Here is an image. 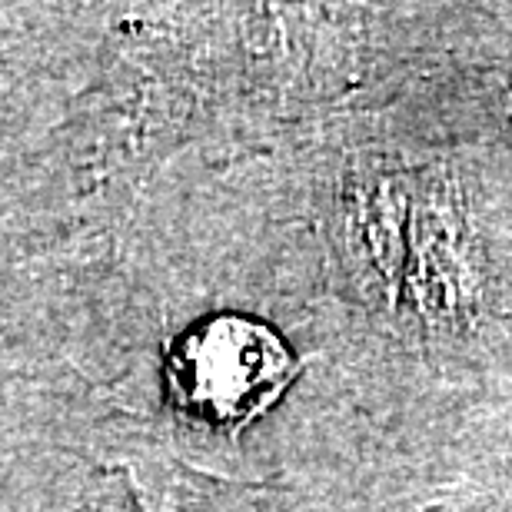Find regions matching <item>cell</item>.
Returning a JSON list of instances; mask_svg holds the SVG:
<instances>
[{
    "mask_svg": "<svg viewBox=\"0 0 512 512\" xmlns=\"http://www.w3.org/2000/svg\"><path fill=\"white\" fill-rule=\"evenodd\" d=\"M303 363L270 326L243 316H213L177 343L167 383L177 403L230 433L266 413Z\"/></svg>",
    "mask_w": 512,
    "mask_h": 512,
    "instance_id": "cell-1",
    "label": "cell"
}]
</instances>
